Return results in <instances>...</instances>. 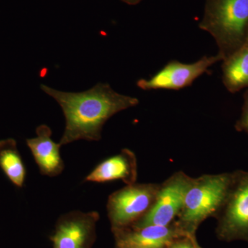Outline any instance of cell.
<instances>
[{
    "label": "cell",
    "mask_w": 248,
    "mask_h": 248,
    "mask_svg": "<svg viewBox=\"0 0 248 248\" xmlns=\"http://www.w3.org/2000/svg\"><path fill=\"white\" fill-rule=\"evenodd\" d=\"M41 89L56 100L64 114L62 146L81 140L99 141L103 126L110 117L140 103L138 98L120 94L104 83L81 93L62 92L46 85H41Z\"/></svg>",
    "instance_id": "1"
},
{
    "label": "cell",
    "mask_w": 248,
    "mask_h": 248,
    "mask_svg": "<svg viewBox=\"0 0 248 248\" xmlns=\"http://www.w3.org/2000/svg\"><path fill=\"white\" fill-rule=\"evenodd\" d=\"M199 27L213 36L223 62L246 45L248 0H205Z\"/></svg>",
    "instance_id": "2"
},
{
    "label": "cell",
    "mask_w": 248,
    "mask_h": 248,
    "mask_svg": "<svg viewBox=\"0 0 248 248\" xmlns=\"http://www.w3.org/2000/svg\"><path fill=\"white\" fill-rule=\"evenodd\" d=\"M233 173L204 174L192 178L182 211L174 221L186 236H195L204 221L217 217L226 200Z\"/></svg>",
    "instance_id": "3"
},
{
    "label": "cell",
    "mask_w": 248,
    "mask_h": 248,
    "mask_svg": "<svg viewBox=\"0 0 248 248\" xmlns=\"http://www.w3.org/2000/svg\"><path fill=\"white\" fill-rule=\"evenodd\" d=\"M159 186L135 183L111 194L107 211L112 231L131 226L144 216L153 206Z\"/></svg>",
    "instance_id": "4"
},
{
    "label": "cell",
    "mask_w": 248,
    "mask_h": 248,
    "mask_svg": "<svg viewBox=\"0 0 248 248\" xmlns=\"http://www.w3.org/2000/svg\"><path fill=\"white\" fill-rule=\"evenodd\" d=\"M232 173L226 200L216 217L217 233L224 241L248 242V172Z\"/></svg>",
    "instance_id": "5"
},
{
    "label": "cell",
    "mask_w": 248,
    "mask_h": 248,
    "mask_svg": "<svg viewBox=\"0 0 248 248\" xmlns=\"http://www.w3.org/2000/svg\"><path fill=\"white\" fill-rule=\"evenodd\" d=\"M192 181V177L182 171L174 172L160 184L156 200L149 211L130 227L140 228L172 224L182 211Z\"/></svg>",
    "instance_id": "6"
},
{
    "label": "cell",
    "mask_w": 248,
    "mask_h": 248,
    "mask_svg": "<svg viewBox=\"0 0 248 248\" xmlns=\"http://www.w3.org/2000/svg\"><path fill=\"white\" fill-rule=\"evenodd\" d=\"M99 214L74 210L62 215L50 236L53 248H92L97 238Z\"/></svg>",
    "instance_id": "7"
},
{
    "label": "cell",
    "mask_w": 248,
    "mask_h": 248,
    "mask_svg": "<svg viewBox=\"0 0 248 248\" xmlns=\"http://www.w3.org/2000/svg\"><path fill=\"white\" fill-rule=\"evenodd\" d=\"M220 61H222V59L218 55L203 56L192 63H184L172 60L150 79L139 80L137 85L144 91L184 89L191 86L196 79L208 72L210 66Z\"/></svg>",
    "instance_id": "8"
},
{
    "label": "cell",
    "mask_w": 248,
    "mask_h": 248,
    "mask_svg": "<svg viewBox=\"0 0 248 248\" xmlns=\"http://www.w3.org/2000/svg\"><path fill=\"white\" fill-rule=\"evenodd\" d=\"M116 248H169L181 238L186 237L175 223L170 226H150L112 231Z\"/></svg>",
    "instance_id": "9"
},
{
    "label": "cell",
    "mask_w": 248,
    "mask_h": 248,
    "mask_svg": "<svg viewBox=\"0 0 248 248\" xmlns=\"http://www.w3.org/2000/svg\"><path fill=\"white\" fill-rule=\"evenodd\" d=\"M36 134V138L27 140V144L41 174L50 177L60 175L64 169L60 153L62 145L52 140V130L48 125L43 124L37 127Z\"/></svg>",
    "instance_id": "10"
},
{
    "label": "cell",
    "mask_w": 248,
    "mask_h": 248,
    "mask_svg": "<svg viewBox=\"0 0 248 248\" xmlns=\"http://www.w3.org/2000/svg\"><path fill=\"white\" fill-rule=\"evenodd\" d=\"M138 161L135 153L130 150H122L120 154L111 156L98 164L86 176L84 182L107 183L122 180L126 185L137 182Z\"/></svg>",
    "instance_id": "11"
},
{
    "label": "cell",
    "mask_w": 248,
    "mask_h": 248,
    "mask_svg": "<svg viewBox=\"0 0 248 248\" xmlns=\"http://www.w3.org/2000/svg\"><path fill=\"white\" fill-rule=\"evenodd\" d=\"M221 69L222 81L230 93L248 89V46L223 60Z\"/></svg>",
    "instance_id": "12"
},
{
    "label": "cell",
    "mask_w": 248,
    "mask_h": 248,
    "mask_svg": "<svg viewBox=\"0 0 248 248\" xmlns=\"http://www.w3.org/2000/svg\"><path fill=\"white\" fill-rule=\"evenodd\" d=\"M0 167L13 184L19 187L24 185L26 169L13 139L0 141Z\"/></svg>",
    "instance_id": "13"
},
{
    "label": "cell",
    "mask_w": 248,
    "mask_h": 248,
    "mask_svg": "<svg viewBox=\"0 0 248 248\" xmlns=\"http://www.w3.org/2000/svg\"><path fill=\"white\" fill-rule=\"evenodd\" d=\"M237 131L245 132L248 135V89L244 94V105L239 120L235 124Z\"/></svg>",
    "instance_id": "14"
},
{
    "label": "cell",
    "mask_w": 248,
    "mask_h": 248,
    "mask_svg": "<svg viewBox=\"0 0 248 248\" xmlns=\"http://www.w3.org/2000/svg\"><path fill=\"white\" fill-rule=\"evenodd\" d=\"M195 236L181 238L174 241L169 248H197Z\"/></svg>",
    "instance_id": "15"
},
{
    "label": "cell",
    "mask_w": 248,
    "mask_h": 248,
    "mask_svg": "<svg viewBox=\"0 0 248 248\" xmlns=\"http://www.w3.org/2000/svg\"><path fill=\"white\" fill-rule=\"evenodd\" d=\"M121 1L128 5H136L141 2L142 0H121Z\"/></svg>",
    "instance_id": "16"
},
{
    "label": "cell",
    "mask_w": 248,
    "mask_h": 248,
    "mask_svg": "<svg viewBox=\"0 0 248 248\" xmlns=\"http://www.w3.org/2000/svg\"><path fill=\"white\" fill-rule=\"evenodd\" d=\"M196 248H202V247H201V246H200V245H199L198 244H197V241H196Z\"/></svg>",
    "instance_id": "17"
},
{
    "label": "cell",
    "mask_w": 248,
    "mask_h": 248,
    "mask_svg": "<svg viewBox=\"0 0 248 248\" xmlns=\"http://www.w3.org/2000/svg\"><path fill=\"white\" fill-rule=\"evenodd\" d=\"M245 46H248V31L247 39H246V45H245Z\"/></svg>",
    "instance_id": "18"
}]
</instances>
